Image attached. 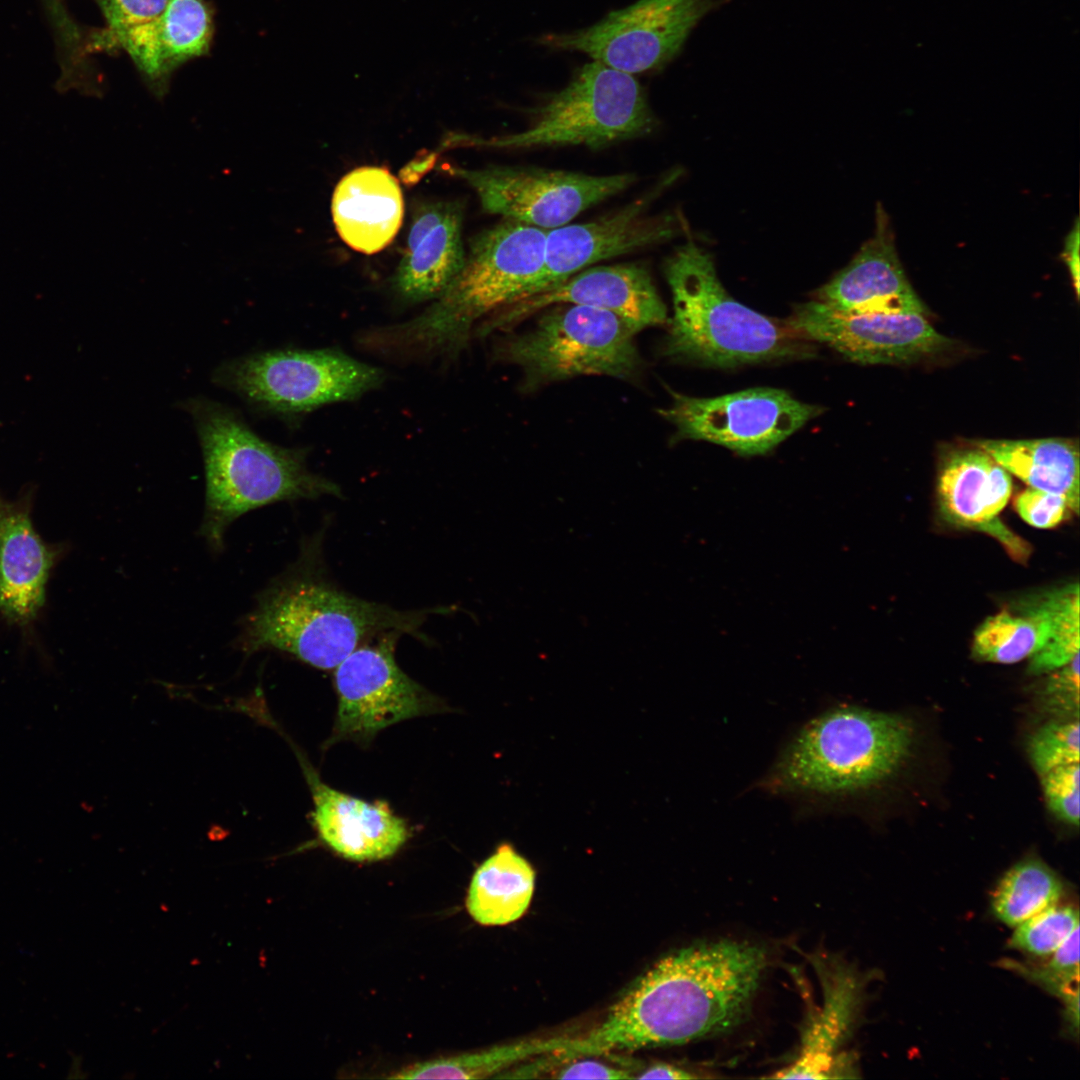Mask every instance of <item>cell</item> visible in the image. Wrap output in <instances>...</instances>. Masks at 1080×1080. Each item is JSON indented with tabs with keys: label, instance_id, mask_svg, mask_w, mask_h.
I'll return each mask as SVG.
<instances>
[{
	"label": "cell",
	"instance_id": "obj_9",
	"mask_svg": "<svg viewBox=\"0 0 1080 1080\" xmlns=\"http://www.w3.org/2000/svg\"><path fill=\"white\" fill-rule=\"evenodd\" d=\"M215 379L261 410L293 416L357 399L380 385L383 372L334 349H287L226 362Z\"/></svg>",
	"mask_w": 1080,
	"mask_h": 1080
},
{
	"label": "cell",
	"instance_id": "obj_19",
	"mask_svg": "<svg viewBox=\"0 0 1080 1080\" xmlns=\"http://www.w3.org/2000/svg\"><path fill=\"white\" fill-rule=\"evenodd\" d=\"M874 235L817 292V301L845 313H926L897 256L887 217L877 209Z\"/></svg>",
	"mask_w": 1080,
	"mask_h": 1080
},
{
	"label": "cell",
	"instance_id": "obj_32",
	"mask_svg": "<svg viewBox=\"0 0 1080 1080\" xmlns=\"http://www.w3.org/2000/svg\"><path fill=\"white\" fill-rule=\"evenodd\" d=\"M1079 927V913L1057 903L1015 927L1009 945L1031 955L1050 956Z\"/></svg>",
	"mask_w": 1080,
	"mask_h": 1080
},
{
	"label": "cell",
	"instance_id": "obj_21",
	"mask_svg": "<svg viewBox=\"0 0 1080 1080\" xmlns=\"http://www.w3.org/2000/svg\"><path fill=\"white\" fill-rule=\"evenodd\" d=\"M56 555L34 529L30 504L0 497V612L8 620L27 625L37 616Z\"/></svg>",
	"mask_w": 1080,
	"mask_h": 1080
},
{
	"label": "cell",
	"instance_id": "obj_13",
	"mask_svg": "<svg viewBox=\"0 0 1080 1080\" xmlns=\"http://www.w3.org/2000/svg\"><path fill=\"white\" fill-rule=\"evenodd\" d=\"M386 632L349 654L336 668L338 708L333 740L367 741L378 731L432 710L433 697L401 670Z\"/></svg>",
	"mask_w": 1080,
	"mask_h": 1080
},
{
	"label": "cell",
	"instance_id": "obj_3",
	"mask_svg": "<svg viewBox=\"0 0 1080 1080\" xmlns=\"http://www.w3.org/2000/svg\"><path fill=\"white\" fill-rule=\"evenodd\" d=\"M914 728L903 716L837 704L785 740L755 788L802 806L832 810L881 783L910 755Z\"/></svg>",
	"mask_w": 1080,
	"mask_h": 1080
},
{
	"label": "cell",
	"instance_id": "obj_40",
	"mask_svg": "<svg viewBox=\"0 0 1080 1080\" xmlns=\"http://www.w3.org/2000/svg\"><path fill=\"white\" fill-rule=\"evenodd\" d=\"M696 1077L685 1069L666 1063H655L635 1076L638 1079H693Z\"/></svg>",
	"mask_w": 1080,
	"mask_h": 1080
},
{
	"label": "cell",
	"instance_id": "obj_24",
	"mask_svg": "<svg viewBox=\"0 0 1080 1080\" xmlns=\"http://www.w3.org/2000/svg\"><path fill=\"white\" fill-rule=\"evenodd\" d=\"M536 871L515 847L501 843L475 870L466 908L477 923L501 926L521 918L535 889Z\"/></svg>",
	"mask_w": 1080,
	"mask_h": 1080
},
{
	"label": "cell",
	"instance_id": "obj_37",
	"mask_svg": "<svg viewBox=\"0 0 1080 1080\" xmlns=\"http://www.w3.org/2000/svg\"><path fill=\"white\" fill-rule=\"evenodd\" d=\"M1045 703L1053 710L1078 716L1079 655L1065 666L1050 672L1044 686Z\"/></svg>",
	"mask_w": 1080,
	"mask_h": 1080
},
{
	"label": "cell",
	"instance_id": "obj_4",
	"mask_svg": "<svg viewBox=\"0 0 1080 1080\" xmlns=\"http://www.w3.org/2000/svg\"><path fill=\"white\" fill-rule=\"evenodd\" d=\"M199 436L206 505L201 535L220 551L229 525L243 514L279 501L341 497L333 481L311 472L303 449L260 438L231 408L199 398L186 403Z\"/></svg>",
	"mask_w": 1080,
	"mask_h": 1080
},
{
	"label": "cell",
	"instance_id": "obj_28",
	"mask_svg": "<svg viewBox=\"0 0 1080 1080\" xmlns=\"http://www.w3.org/2000/svg\"><path fill=\"white\" fill-rule=\"evenodd\" d=\"M1063 883L1056 873L1038 859H1026L1011 867L1001 878L992 897L993 914L1010 927L1058 903Z\"/></svg>",
	"mask_w": 1080,
	"mask_h": 1080
},
{
	"label": "cell",
	"instance_id": "obj_25",
	"mask_svg": "<svg viewBox=\"0 0 1080 1080\" xmlns=\"http://www.w3.org/2000/svg\"><path fill=\"white\" fill-rule=\"evenodd\" d=\"M974 445L987 452L1010 474L1029 487L1063 496L1072 512H1079V449L1071 440H979Z\"/></svg>",
	"mask_w": 1080,
	"mask_h": 1080
},
{
	"label": "cell",
	"instance_id": "obj_18",
	"mask_svg": "<svg viewBox=\"0 0 1080 1080\" xmlns=\"http://www.w3.org/2000/svg\"><path fill=\"white\" fill-rule=\"evenodd\" d=\"M301 766L312 792L313 825L335 853L355 862L394 855L407 841L406 823L382 801L367 802L325 784L302 757Z\"/></svg>",
	"mask_w": 1080,
	"mask_h": 1080
},
{
	"label": "cell",
	"instance_id": "obj_1",
	"mask_svg": "<svg viewBox=\"0 0 1080 1080\" xmlns=\"http://www.w3.org/2000/svg\"><path fill=\"white\" fill-rule=\"evenodd\" d=\"M767 965L743 941L695 943L653 964L578 1037L577 1056L681 1045L725 1032L743 1018Z\"/></svg>",
	"mask_w": 1080,
	"mask_h": 1080
},
{
	"label": "cell",
	"instance_id": "obj_11",
	"mask_svg": "<svg viewBox=\"0 0 1080 1080\" xmlns=\"http://www.w3.org/2000/svg\"><path fill=\"white\" fill-rule=\"evenodd\" d=\"M671 396L672 403L658 413L675 426L678 439L709 441L740 455L766 454L822 412L769 387L713 398L674 391Z\"/></svg>",
	"mask_w": 1080,
	"mask_h": 1080
},
{
	"label": "cell",
	"instance_id": "obj_39",
	"mask_svg": "<svg viewBox=\"0 0 1080 1080\" xmlns=\"http://www.w3.org/2000/svg\"><path fill=\"white\" fill-rule=\"evenodd\" d=\"M1079 234V222L1077 218L1074 227L1065 239L1064 250L1062 253L1071 274L1077 296L1079 295Z\"/></svg>",
	"mask_w": 1080,
	"mask_h": 1080
},
{
	"label": "cell",
	"instance_id": "obj_22",
	"mask_svg": "<svg viewBox=\"0 0 1080 1080\" xmlns=\"http://www.w3.org/2000/svg\"><path fill=\"white\" fill-rule=\"evenodd\" d=\"M332 218L340 238L352 249L374 254L397 234L404 202L397 179L376 166L356 168L335 187Z\"/></svg>",
	"mask_w": 1080,
	"mask_h": 1080
},
{
	"label": "cell",
	"instance_id": "obj_12",
	"mask_svg": "<svg viewBox=\"0 0 1080 1080\" xmlns=\"http://www.w3.org/2000/svg\"><path fill=\"white\" fill-rule=\"evenodd\" d=\"M453 173L475 191L485 212L545 230L566 225L636 180L630 173L590 175L515 166L454 168Z\"/></svg>",
	"mask_w": 1080,
	"mask_h": 1080
},
{
	"label": "cell",
	"instance_id": "obj_27",
	"mask_svg": "<svg viewBox=\"0 0 1080 1080\" xmlns=\"http://www.w3.org/2000/svg\"><path fill=\"white\" fill-rule=\"evenodd\" d=\"M576 1039L567 1035L535 1038L496 1045L450 1057L431 1059L406 1066L392 1079H479L502 1072L528 1058L572 1049Z\"/></svg>",
	"mask_w": 1080,
	"mask_h": 1080
},
{
	"label": "cell",
	"instance_id": "obj_30",
	"mask_svg": "<svg viewBox=\"0 0 1080 1080\" xmlns=\"http://www.w3.org/2000/svg\"><path fill=\"white\" fill-rule=\"evenodd\" d=\"M1007 966L1060 998L1071 1033L1079 1030V927L1051 954L1044 965L1008 962Z\"/></svg>",
	"mask_w": 1080,
	"mask_h": 1080
},
{
	"label": "cell",
	"instance_id": "obj_15",
	"mask_svg": "<svg viewBox=\"0 0 1080 1080\" xmlns=\"http://www.w3.org/2000/svg\"><path fill=\"white\" fill-rule=\"evenodd\" d=\"M558 304L610 311L636 333L669 321L666 306L647 268L628 263L583 269L562 282L516 301L484 322L481 334L508 329L532 314Z\"/></svg>",
	"mask_w": 1080,
	"mask_h": 1080
},
{
	"label": "cell",
	"instance_id": "obj_38",
	"mask_svg": "<svg viewBox=\"0 0 1080 1080\" xmlns=\"http://www.w3.org/2000/svg\"><path fill=\"white\" fill-rule=\"evenodd\" d=\"M559 1079H631L629 1071L594 1060L575 1061L565 1064L557 1072Z\"/></svg>",
	"mask_w": 1080,
	"mask_h": 1080
},
{
	"label": "cell",
	"instance_id": "obj_16",
	"mask_svg": "<svg viewBox=\"0 0 1080 1080\" xmlns=\"http://www.w3.org/2000/svg\"><path fill=\"white\" fill-rule=\"evenodd\" d=\"M650 199L647 194L594 221L547 230L543 268L521 299L562 282L591 264L673 236L675 223L671 216L647 214Z\"/></svg>",
	"mask_w": 1080,
	"mask_h": 1080
},
{
	"label": "cell",
	"instance_id": "obj_7",
	"mask_svg": "<svg viewBox=\"0 0 1080 1080\" xmlns=\"http://www.w3.org/2000/svg\"><path fill=\"white\" fill-rule=\"evenodd\" d=\"M553 306L532 328L504 337L495 347L497 360L521 369L524 391L578 376L624 381L640 376L637 333L619 316L585 305Z\"/></svg>",
	"mask_w": 1080,
	"mask_h": 1080
},
{
	"label": "cell",
	"instance_id": "obj_20",
	"mask_svg": "<svg viewBox=\"0 0 1080 1080\" xmlns=\"http://www.w3.org/2000/svg\"><path fill=\"white\" fill-rule=\"evenodd\" d=\"M462 223L463 208L455 201L427 202L416 210L393 278L402 298L436 299L449 287L465 259Z\"/></svg>",
	"mask_w": 1080,
	"mask_h": 1080
},
{
	"label": "cell",
	"instance_id": "obj_10",
	"mask_svg": "<svg viewBox=\"0 0 1080 1080\" xmlns=\"http://www.w3.org/2000/svg\"><path fill=\"white\" fill-rule=\"evenodd\" d=\"M719 0H638L591 26L538 38L549 48L577 51L629 73L656 71L681 51L697 24Z\"/></svg>",
	"mask_w": 1080,
	"mask_h": 1080
},
{
	"label": "cell",
	"instance_id": "obj_29",
	"mask_svg": "<svg viewBox=\"0 0 1080 1080\" xmlns=\"http://www.w3.org/2000/svg\"><path fill=\"white\" fill-rule=\"evenodd\" d=\"M164 77L181 63L207 53L213 34L204 0H169L157 19Z\"/></svg>",
	"mask_w": 1080,
	"mask_h": 1080
},
{
	"label": "cell",
	"instance_id": "obj_26",
	"mask_svg": "<svg viewBox=\"0 0 1080 1080\" xmlns=\"http://www.w3.org/2000/svg\"><path fill=\"white\" fill-rule=\"evenodd\" d=\"M1053 626L1047 591L1024 600L1016 609H1003L987 617L974 633L972 655L999 664L1029 659L1050 639Z\"/></svg>",
	"mask_w": 1080,
	"mask_h": 1080
},
{
	"label": "cell",
	"instance_id": "obj_14",
	"mask_svg": "<svg viewBox=\"0 0 1080 1080\" xmlns=\"http://www.w3.org/2000/svg\"><path fill=\"white\" fill-rule=\"evenodd\" d=\"M785 323L861 364L910 363L951 345L917 313H845L815 300L797 306Z\"/></svg>",
	"mask_w": 1080,
	"mask_h": 1080
},
{
	"label": "cell",
	"instance_id": "obj_23",
	"mask_svg": "<svg viewBox=\"0 0 1080 1080\" xmlns=\"http://www.w3.org/2000/svg\"><path fill=\"white\" fill-rule=\"evenodd\" d=\"M824 1005L807 1026L795 1061L771 1078L825 1079L833 1077L837 1049L853 1024L860 997L857 977L839 965L818 966Z\"/></svg>",
	"mask_w": 1080,
	"mask_h": 1080
},
{
	"label": "cell",
	"instance_id": "obj_35",
	"mask_svg": "<svg viewBox=\"0 0 1080 1080\" xmlns=\"http://www.w3.org/2000/svg\"><path fill=\"white\" fill-rule=\"evenodd\" d=\"M1079 763L1056 767L1041 776L1049 809L1062 821L1079 824Z\"/></svg>",
	"mask_w": 1080,
	"mask_h": 1080
},
{
	"label": "cell",
	"instance_id": "obj_34",
	"mask_svg": "<svg viewBox=\"0 0 1080 1080\" xmlns=\"http://www.w3.org/2000/svg\"><path fill=\"white\" fill-rule=\"evenodd\" d=\"M169 0H95L106 21L94 47L109 48L125 31L158 19Z\"/></svg>",
	"mask_w": 1080,
	"mask_h": 1080
},
{
	"label": "cell",
	"instance_id": "obj_17",
	"mask_svg": "<svg viewBox=\"0 0 1080 1080\" xmlns=\"http://www.w3.org/2000/svg\"><path fill=\"white\" fill-rule=\"evenodd\" d=\"M1011 493L1010 473L975 445L950 450L940 463L937 500L945 520L994 537L1012 558L1023 561L1029 545L998 518Z\"/></svg>",
	"mask_w": 1080,
	"mask_h": 1080
},
{
	"label": "cell",
	"instance_id": "obj_2",
	"mask_svg": "<svg viewBox=\"0 0 1080 1080\" xmlns=\"http://www.w3.org/2000/svg\"><path fill=\"white\" fill-rule=\"evenodd\" d=\"M319 550L303 546L297 562L257 596L241 624L247 654L274 649L322 670L335 669L358 647L391 631L426 640L420 627L449 608L398 610L356 597L326 576Z\"/></svg>",
	"mask_w": 1080,
	"mask_h": 1080
},
{
	"label": "cell",
	"instance_id": "obj_6",
	"mask_svg": "<svg viewBox=\"0 0 1080 1080\" xmlns=\"http://www.w3.org/2000/svg\"><path fill=\"white\" fill-rule=\"evenodd\" d=\"M664 273L673 300L664 356L723 368L812 353L786 323L732 298L719 281L711 257L694 243L678 248L666 260Z\"/></svg>",
	"mask_w": 1080,
	"mask_h": 1080
},
{
	"label": "cell",
	"instance_id": "obj_33",
	"mask_svg": "<svg viewBox=\"0 0 1080 1080\" xmlns=\"http://www.w3.org/2000/svg\"><path fill=\"white\" fill-rule=\"evenodd\" d=\"M1079 746L1078 719L1051 722L1032 736L1029 754L1034 769L1042 776L1056 767L1079 763Z\"/></svg>",
	"mask_w": 1080,
	"mask_h": 1080
},
{
	"label": "cell",
	"instance_id": "obj_8",
	"mask_svg": "<svg viewBox=\"0 0 1080 1080\" xmlns=\"http://www.w3.org/2000/svg\"><path fill=\"white\" fill-rule=\"evenodd\" d=\"M654 126L644 90L633 75L592 60L532 112L525 129L470 143L504 150L571 145L599 149L645 136Z\"/></svg>",
	"mask_w": 1080,
	"mask_h": 1080
},
{
	"label": "cell",
	"instance_id": "obj_36",
	"mask_svg": "<svg viewBox=\"0 0 1080 1080\" xmlns=\"http://www.w3.org/2000/svg\"><path fill=\"white\" fill-rule=\"evenodd\" d=\"M1019 516L1035 528H1052L1072 512L1067 500L1058 494L1029 487L1015 499Z\"/></svg>",
	"mask_w": 1080,
	"mask_h": 1080
},
{
	"label": "cell",
	"instance_id": "obj_31",
	"mask_svg": "<svg viewBox=\"0 0 1080 1080\" xmlns=\"http://www.w3.org/2000/svg\"><path fill=\"white\" fill-rule=\"evenodd\" d=\"M1054 626L1050 639L1029 658L1028 672L1045 674L1057 670L1079 655V585L1050 590Z\"/></svg>",
	"mask_w": 1080,
	"mask_h": 1080
},
{
	"label": "cell",
	"instance_id": "obj_5",
	"mask_svg": "<svg viewBox=\"0 0 1080 1080\" xmlns=\"http://www.w3.org/2000/svg\"><path fill=\"white\" fill-rule=\"evenodd\" d=\"M547 230L509 219L478 233L460 272L433 305L384 329L373 343L427 354L462 347L477 321L520 300L539 276Z\"/></svg>",
	"mask_w": 1080,
	"mask_h": 1080
}]
</instances>
